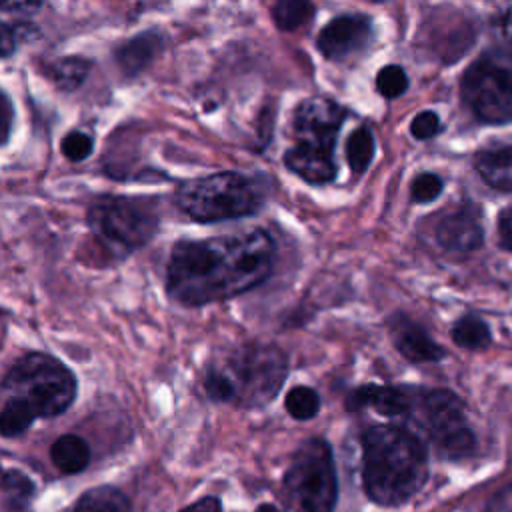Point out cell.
Segmentation results:
<instances>
[{
	"label": "cell",
	"instance_id": "1",
	"mask_svg": "<svg viewBox=\"0 0 512 512\" xmlns=\"http://www.w3.org/2000/svg\"><path fill=\"white\" fill-rule=\"evenodd\" d=\"M276 244L264 228L214 238H184L172 246L166 292L182 306L230 300L268 280Z\"/></svg>",
	"mask_w": 512,
	"mask_h": 512
},
{
	"label": "cell",
	"instance_id": "2",
	"mask_svg": "<svg viewBox=\"0 0 512 512\" xmlns=\"http://www.w3.org/2000/svg\"><path fill=\"white\" fill-rule=\"evenodd\" d=\"M424 442L398 424H376L362 434V484L370 500L396 506L410 500L426 482Z\"/></svg>",
	"mask_w": 512,
	"mask_h": 512
},
{
	"label": "cell",
	"instance_id": "3",
	"mask_svg": "<svg viewBox=\"0 0 512 512\" xmlns=\"http://www.w3.org/2000/svg\"><path fill=\"white\" fill-rule=\"evenodd\" d=\"M288 376V356L274 344L250 342L210 364L204 378L208 396L216 402H234L242 408L268 404Z\"/></svg>",
	"mask_w": 512,
	"mask_h": 512
},
{
	"label": "cell",
	"instance_id": "4",
	"mask_svg": "<svg viewBox=\"0 0 512 512\" xmlns=\"http://www.w3.org/2000/svg\"><path fill=\"white\" fill-rule=\"evenodd\" d=\"M348 110L328 96L304 98L292 114V142L284 166L308 184H328L336 178L334 148Z\"/></svg>",
	"mask_w": 512,
	"mask_h": 512
},
{
	"label": "cell",
	"instance_id": "5",
	"mask_svg": "<svg viewBox=\"0 0 512 512\" xmlns=\"http://www.w3.org/2000/svg\"><path fill=\"white\" fill-rule=\"evenodd\" d=\"M174 202L196 222L238 220L254 214L262 206L264 188L258 180L240 172H216L180 182Z\"/></svg>",
	"mask_w": 512,
	"mask_h": 512
},
{
	"label": "cell",
	"instance_id": "6",
	"mask_svg": "<svg viewBox=\"0 0 512 512\" xmlns=\"http://www.w3.org/2000/svg\"><path fill=\"white\" fill-rule=\"evenodd\" d=\"M6 398L24 400L38 418H54L70 408L76 398V376L58 358L46 352L22 354L4 374Z\"/></svg>",
	"mask_w": 512,
	"mask_h": 512
},
{
	"label": "cell",
	"instance_id": "7",
	"mask_svg": "<svg viewBox=\"0 0 512 512\" xmlns=\"http://www.w3.org/2000/svg\"><path fill=\"white\" fill-rule=\"evenodd\" d=\"M284 494L290 512H334L338 482L330 446L310 438L294 452L284 474Z\"/></svg>",
	"mask_w": 512,
	"mask_h": 512
},
{
	"label": "cell",
	"instance_id": "8",
	"mask_svg": "<svg viewBox=\"0 0 512 512\" xmlns=\"http://www.w3.org/2000/svg\"><path fill=\"white\" fill-rule=\"evenodd\" d=\"M92 234L124 252L142 248L158 230V214L148 200L128 196H98L86 214Z\"/></svg>",
	"mask_w": 512,
	"mask_h": 512
},
{
	"label": "cell",
	"instance_id": "9",
	"mask_svg": "<svg viewBox=\"0 0 512 512\" xmlns=\"http://www.w3.org/2000/svg\"><path fill=\"white\" fill-rule=\"evenodd\" d=\"M446 458H462L474 450V434L466 422L462 400L450 390H426L412 398L408 414Z\"/></svg>",
	"mask_w": 512,
	"mask_h": 512
},
{
	"label": "cell",
	"instance_id": "10",
	"mask_svg": "<svg viewBox=\"0 0 512 512\" xmlns=\"http://www.w3.org/2000/svg\"><path fill=\"white\" fill-rule=\"evenodd\" d=\"M462 98L482 122L512 120V56L486 54L462 76Z\"/></svg>",
	"mask_w": 512,
	"mask_h": 512
},
{
	"label": "cell",
	"instance_id": "11",
	"mask_svg": "<svg viewBox=\"0 0 512 512\" xmlns=\"http://www.w3.org/2000/svg\"><path fill=\"white\" fill-rule=\"evenodd\" d=\"M372 40V18L362 12H348L326 22L316 38V48L328 60H346L364 52Z\"/></svg>",
	"mask_w": 512,
	"mask_h": 512
},
{
	"label": "cell",
	"instance_id": "12",
	"mask_svg": "<svg viewBox=\"0 0 512 512\" xmlns=\"http://www.w3.org/2000/svg\"><path fill=\"white\" fill-rule=\"evenodd\" d=\"M436 240L450 254H470L482 244L480 210L474 204H464L448 212L436 224Z\"/></svg>",
	"mask_w": 512,
	"mask_h": 512
},
{
	"label": "cell",
	"instance_id": "13",
	"mask_svg": "<svg viewBox=\"0 0 512 512\" xmlns=\"http://www.w3.org/2000/svg\"><path fill=\"white\" fill-rule=\"evenodd\" d=\"M388 328H390L394 348L408 362L422 364V362H436V360L444 358V348L440 344H436L430 338V334L420 324L410 320L408 316H404V314L392 316L388 320Z\"/></svg>",
	"mask_w": 512,
	"mask_h": 512
},
{
	"label": "cell",
	"instance_id": "14",
	"mask_svg": "<svg viewBox=\"0 0 512 512\" xmlns=\"http://www.w3.org/2000/svg\"><path fill=\"white\" fill-rule=\"evenodd\" d=\"M412 394L404 388L396 386H378V384H364L350 392L346 406L350 410L372 408L382 416H408L412 410Z\"/></svg>",
	"mask_w": 512,
	"mask_h": 512
},
{
	"label": "cell",
	"instance_id": "15",
	"mask_svg": "<svg viewBox=\"0 0 512 512\" xmlns=\"http://www.w3.org/2000/svg\"><path fill=\"white\" fill-rule=\"evenodd\" d=\"M162 36L156 30L140 32L114 50V62L128 78L144 72L162 52Z\"/></svg>",
	"mask_w": 512,
	"mask_h": 512
},
{
	"label": "cell",
	"instance_id": "16",
	"mask_svg": "<svg viewBox=\"0 0 512 512\" xmlns=\"http://www.w3.org/2000/svg\"><path fill=\"white\" fill-rule=\"evenodd\" d=\"M474 166L488 186L502 192H512V140L484 146L476 154Z\"/></svg>",
	"mask_w": 512,
	"mask_h": 512
},
{
	"label": "cell",
	"instance_id": "17",
	"mask_svg": "<svg viewBox=\"0 0 512 512\" xmlns=\"http://www.w3.org/2000/svg\"><path fill=\"white\" fill-rule=\"evenodd\" d=\"M52 464L64 474H76L90 462V448L84 438L76 434H64L50 446Z\"/></svg>",
	"mask_w": 512,
	"mask_h": 512
},
{
	"label": "cell",
	"instance_id": "18",
	"mask_svg": "<svg viewBox=\"0 0 512 512\" xmlns=\"http://www.w3.org/2000/svg\"><path fill=\"white\" fill-rule=\"evenodd\" d=\"M92 62L82 56H64L46 66V76L60 92H74L82 86Z\"/></svg>",
	"mask_w": 512,
	"mask_h": 512
},
{
	"label": "cell",
	"instance_id": "19",
	"mask_svg": "<svg viewBox=\"0 0 512 512\" xmlns=\"http://www.w3.org/2000/svg\"><path fill=\"white\" fill-rule=\"evenodd\" d=\"M344 154H346V162L350 166V170L358 176L362 172L368 170V166L374 160L376 154V138L374 132L368 126H358L346 140L344 146Z\"/></svg>",
	"mask_w": 512,
	"mask_h": 512
},
{
	"label": "cell",
	"instance_id": "20",
	"mask_svg": "<svg viewBox=\"0 0 512 512\" xmlns=\"http://www.w3.org/2000/svg\"><path fill=\"white\" fill-rule=\"evenodd\" d=\"M72 512H130V502L118 488L98 486L84 492Z\"/></svg>",
	"mask_w": 512,
	"mask_h": 512
},
{
	"label": "cell",
	"instance_id": "21",
	"mask_svg": "<svg viewBox=\"0 0 512 512\" xmlns=\"http://www.w3.org/2000/svg\"><path fill=\"white\" fill-rule=\"evenodd\" d=\"M36 412L20 398H6L0 414V432L4 438L24 434L36 420Z\"/></svg>",
	"mask_w": 512,
	"mask_h": 512
},
{
	"label": "cell",
	"instance_id": "22",
	"mask_svg": "<svg viewBox=\"0 0 512 512\" xmlns=\"http://www.w3.org/2000/svg\"><path fill=\"white\" fill-rule=\"evenodd\" d=\"M314 16V4L306 0H280L272 6V20L278 30L292 32L308 24Z\"/></svg>",
	"mask_w": 512,
	"mask_h": 512
},
{
	"label": "cell",
	"instance_id": "23",
	"mask_svg": "<svg viewBox=\"0 0 512 512\" xmlns=\"http://www.w3.org/2000/svg\"><path fill=\"white\" fill-rule=\"evenodd\" d=\"M452 340L466 350H482L490 344V330L478 316L466 314L452 326Z\"/></svg>",
	"mask_w": 512,
	"mask_h": 512
},
{
	"label": "cell",
	"instance_id": "24",
	"mask_svg": "<svg viewBox=\"0 0 512 512\" xmlns=\"http://www.w3.org/2000/svg\"><path fill=\"white\" fill-rule=\"evenodd\" d=\"M320 396L310 386H294L284 398L286 412L296 420H310L320 410Z\"/></svg>",
	"mask_w": 512,
	"mask_h": 512
},
{
	"label": "cell",
	"instance_id": "25",
	"mask_svg": "<svg viewBox=\"0 0 512 512\" xmlns=\"http://www.w3.org/2000/svg\"><path fill=\"white\" fill-rule=\"evenodd\" d=\"M34 492L32 480L20 470H6L2 476V502L8 508L24 506Z\"/></svg>",
	"mask_w": 512,
	"mask_h": 512
},
{
	"label": "cell",
	"instance_id": "26",
	"mask_svg": "<svg viewBox=\"0 0 512 512\" xmlns=\"http://www.w3.org/2000/svg\"><path fill=\"white\" fill-rule=\"evenodd\" d=\"M376 90L388 100L402 96L408 90V76L404 68L398 64H388L380 68L376 74Z\"/></svg>",
	"mask_w": 512,
	"mask_h": 512
},
{
	"label": "cell",
	"instance_id": "27",
	"mask_svg": "<svg viewBox=\"0 0 512 512\" xmlns=\"http://www.w3.org/2000/svg\"><path fill=\"white\" fill-rule=\"evenodd\" d=\"M444 188V182L438 174L434 172H420L418 176H414V180L410 182V196L414 202L426 204L432 202L440 196Z\"/></svg>",
	"mask_w": 512,
	"mask_h": 512
},
{
	"label": "cell",
	"instance_id": "28",
	"mask_svg": "<svg viewBox=\"0 0 512 512\" xmlns=\"http://www.w3.org/2000/svg\"><path fill=\"white\" fill-rule=\"evenodd\" d=\"M62 154L72 160V162H82L86 160L92 150H94V140L90 134L80 132V130H72L62 138V146H60Z\"/></svg>",
	"mask_w": 512,
	"mask_h": 512
},
{
	"label": "cell",
	"instance_id": "29",
	"mask_svg": "<svg viewBox=\"0 0 512 512\" xmlns=\"http://www.w3.org/2000/svg\"><path fill=\"white\" fill-rule=\"evenodd\" d=\"M442 130V124H440V118L436 112L432 110H422L418 112L412 122H410V134L418 140H428V138H434L438 132Z\"/></svg>",
	"mask_w": 512,
	"mask_h": 512
},
{
	"label": "cell",
	"instance_id": "30",
	"mask_svg": "<svg viewBox=\"0 0 512 512\" xmlns=\"http://www.w3.org/2000/svg\"><path fill=\"white\" fill-rule=\"evenodd\" d=\"M12 118H14V108H12L10 96L6 92H0V130H2L0 144L2 146L8 144L10 130H12Z\"/></svg>",
	"mask_w": 512,
	"mask_h": 512
},
{
	"label": "cell",
	"instance_id": "31",
	"mask_svg": "<svg viewBox=\"0 0 512 512\" xmlns=\"http://www.w3.org/2000/svg\"><path fill=\"white\" fill-rule=\"evenodd\" d=\"M498 232H500V242L504 248L512 250V208L504 210L498 218Z\"/></svg>",
	"mask_w": 512,
	"mask_h": 512
},
{
	"label": "cell",
	"instance_id": "32",
	"mask_svg": "<svg viewBox=\"0 0 512 512\" xmlns=\"http://www.w3.org/2000/svg\"><path fill=\"white\" fill-rule=\"evenodd\" d=\"M16 40H14V34L10 30V24L8 22H2L0 24V54L2 58H8L14 50H16Z\"/></svg>",
	"mask_w": 512,
	"mask_h": 512
},
{
	"label": "cell",
	"instance_id": "33",
	"mask_svg": "<svg viewBox=\"0 0 512 512\" xmlns=\"http://www.w3.org/2000/svg\"><path fill=\"white\" fill-rule=\"evenodd\" d=\"M498 28H500V36L504 38V42L510 46L512 50V4H508L500 18H498Z\"/></svg>",
	"mask_w": 512,
	"mask_h": 512
},
{
	"label": "cell",
	"instance_id": "34",
	"mask_svg": "<svg viewBox=\"0 0 512 512\" xmlns=\"http://www.w3.org/2000/svg\"><path fill=\"white\" fill-rule=\"evenodd\" d=\"M180 512H222V504H220L218 498L208 496V498H202V500L182 508Z\"/></svg>",
	"mask_w": 512,
	"mask_h": 512
},
{
	"label": "cell",
	"instance_id": "35",
	"mask_svg": "<svg viewBox=\"0 0 512 512\" xmlns=\"http://www.w3.org/2000/svg\"><path fill=\"white\" fill-rule=\"evenodd\" d=\"M40 8H42V2H12V4H4L2 12H14V14L28 12V16H32V12Z\"/></svg>",
	"mask_w": 512,
	"mask_h": 512
},
{
	"label": "cell",
	"instance_id": "36",
	"mask_svg": "<svg viewBox=\"0 0 512 512\" xmlns=\"http://www.w3.org/2000/svg\"><path fill=\"white\" fill-rule=\"evenodd\" d=\"M256 512H278V508L272 506V504H262V506L256 508Z\"/></svg>",
	"mask_w": 512,
	"mask_h": 512
}]
</instances>
